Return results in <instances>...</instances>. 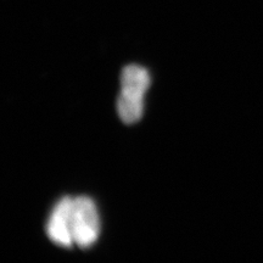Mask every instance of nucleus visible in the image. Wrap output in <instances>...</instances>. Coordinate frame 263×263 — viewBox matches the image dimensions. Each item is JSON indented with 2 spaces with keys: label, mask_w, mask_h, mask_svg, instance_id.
I'll return each mask as SVG.
<instances>
[{
  "label": "nucleus",
  "mask_w": 263,
  "mask_h": 263,
  "mask_svg": "<svg viewBox=\"0 0 263 263\" xmlns=\"http://www.w3.org/2000/svg\"><path fill=\"white\" fill-rule=\"evenodd\" d=\"M100 233L97 205L90 197L78 196L72 202V236L81 249L90 248Z\"/></svg>",
  "instance_id": "obj_2"
},
{
  "label": "nucleus",
  "mask_w": 263,
  "mask_h": 263,
  "mask_svg": "<svg viewBox=\"0 0 263 263\" xmlns=\"http://www.w3.org/2000/svg\"><path fill=\"white\" fill-rule=\"evenodd\" d=\"M72 202L73 199L66 196L52 209L47 224L48 238L62 248H71L74 244L72 236Z\"/></svg>",
  "instance_id": "obj_3"
},
{
  "label": "nucleus",
  "mask_w": 263,
  "mask_h": 263,
  "mask_svg": "<svg viewBox=\"0 0 263 263\" xmlns=\"http://www.w3.org/2000/svg\"><path fill=\"white\" fill-rule=\"evenodd\" d=\"M150 85L146 68L128 65L121 74V93L117 100V112L123 123L138 122L144 114V95Z\"/></svg>",
  "instance_id": "obj_1"
}]
</instances>
